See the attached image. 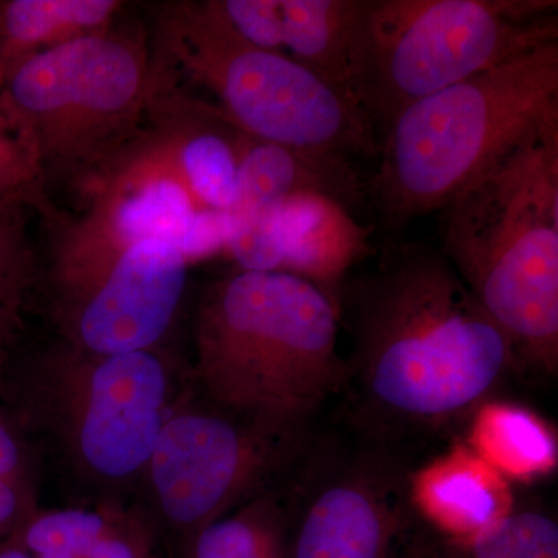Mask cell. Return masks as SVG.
<instances>
[{
	"label": "cell",
	"mask_w": 558,
	"mask_h": 558,
	"mask_svg": "<svg viewBox=\"0 0 558 558\" xmlns=\"http://www.w3.org/2000/svg\"><path fill=\"white\" fill-rule=\"evenodd\" d=\"M348 336L344 380L330 410L418 461L459 439L520 373L505 330L440 248L389 245L337 295Z\"/></svg>",
	"instance_id": "6da1fadb"
},
{
	"label": "cell",
	"mask_w": 558,
	"mask_h": 558,
	"mask_svg": "<svg viewBox=\"0 0 558 558\" xmlns=\"http://www.w3.org/2000/svg\"><path fill=\"white\" fill-rule=\"evenodd\" d=\"M442 209L440 252L509 337L520 373L557 377L558 108Z\"/></svg>",
	"instance_id": "7a4b0ae2"
},
{
	"label": "cell",
	"mask_w": 558,
	"mask_h": 558,
	"mask_svg": "<svg viewBox=\"0 0 558 558\" xmlns=\"http://www.w3.org/2000/svg\"><path fill=\"white\" fill-rule=\"evenodd\" d=\"M337 303L288 271H245L209 288L197 317V373L209 399L307 428L344 380Z\"/></svg>",
	"instance_id": "3957f363"
},
{
	"label": "cell",
	"mask_w": 558,
	"mask_h": 558,
	"mask_svg": "<svg viewBox=\"0 0 558 558\" xmlns=\"http://www.w3.org/2000/svg\"><path fill=\"white\" fill-rule=\"evenodd\" d=\"M156 86L148 33L113 24L20 62L0 83V109L47 196L53 186L78 194L137 138Z\"/></svg>",
	"instance_id": "277c9868"
},
{
	"label": "cell",
	"mask_w": 558,
	"mask_h": 558,
	"mask_svg": "<svg viewBox=\"0 0 558 558\" xmlns=\"http://www.w3.org/2000/svg\"><path fill=\"white\" fill-rule=\"evenodd\" d=\"M558 108V40L436 92L381 132L369 182L381 222L399 231L442 209L509 143Z\"/></svg>",
	"instance_id": "5b68a950"
},
{
	"label": "cell",
	"mask_w": 558,
	"mask_h": 558,
	"mask_svg": "<svg viewBox=\"0 0 558 558\" xmlns=\"http://www.w3.org/2000/svg\"><path fill=\"white\" fill-rule=\"evenodd\" d=\"M150 44L175 78L211 94L250 137L349 161L379 153L376 130L349 92L240 38L213 0L156 7Z\"/></svg>",
	"instance_id": "8992f818"
},
{
	"label": "cell",
	"mask_w": 558,
	"mask_h": 558,
	"mask_svg": "<svg viewBox=\"0 0 558 558\" xmlns=\"http://www.w3.org/2000/svg\"><path fill=\"white\" fill-rule=\"evenodd\" d=\"M557 0H360L349 90L377 137L414 102L558 40Z\"/></svg>",
	"instance_id": "52a82bcc"
},
{
	"label": "cell",
	"mask_w": 558,
	"mask_h": 558,
	"mask_svg": "<svg viewBox=\"0 0 558 558\" xmlns=\"http://www.w3.org/2000/svg\"><path fill=\"white\" fill-rule=\"evenodd\" d=\"M418 464L326 411L288 468L289 558H400L421 526L410 498Z\"/></svg>",
	"instance_id": "ba28073f"
},
{
	"label": "cell",
	"mask_w": 558,
	"mask_h": 558,
	"mask_svg": "<svg viewBox=\"0 0 558 558\" xmlns=\"http://www.w3.org/2000/svg\"><path fill=\"white\" fill-rule=\"evenodd\" d=\"M189 263L175 242L161 238L124 250L97 284L75 301L80 343L102 357L149 351L178 312Z\"/></svg>",
	"instance_id": "9c48e42d"
},
{
	"label": "cell",
	"mask_w": 558,
	"mask_h": 558,
	"mask_svg": "<svg viewBox=\"0 0 558 558\" xmlns=\"http://www.w3.org/2000/svg\"><path fill=\"white\" fill-rule=\"evenodd\" d=\"M167 376L149 351L106 355L92 374L81 450L92 468L124 478L149 462L161 428Z\"/></svg>",
	"instance_id": "30bf717a"
},
{
	"label": "cell",
	"mask_w": 558,
	"mask_h": 558,
	"mask_svg": "<svg viewBox=\"0 0 558 558\" xmlns=\"http://www.w3.org/2000/svg\"><path fill=\"white\" fill-rule=\"evenodd\" d=\"M216 9L252 46L284 54L351 94L360 0H216Z\"/></svg>",
	"instance_id": "8fae6325"
},
{
	"label": "cell",
	"mask_w": 558,
	"mask_h": 558,
	"mask_svg": "<svg viewBox=\"0 0 558 558\" xmlns=\"http://www.w3.org/2000/svg\"><path fill=\"white\" fill-rule=\"evenodd\" d=\"M414 515L442 537H469L502 519L515 505L509 481L459 439L411 473Z\"/></svg>",
	"instance_id": "7c38bea8"
},
{
	"label": "cell",
	"mask_w": 558,
	"mask_h": 558,
	"mask_svg": "<svg viewBox=\"0 0 558 558\" xmlns=\"http://www.w3.org/2000/svg\"><path fill=\"white\" fill-rule=\"evenodd\" d=\"M271 213L284 247L281 271L314 282L337 303L344 279L373 253L369 230L322 194L290 197Z\"/></svg>",
	"instance_id": "4fadbf2b"
},
{
	"label": "cell",
	"mask_w": 558,
	"mask_h": 558,
	"mask_svg": "<svg viewBox=\"0 0 558 558\" xmlns=\"http://www.w3.org/2000/svg\"><path fill=\"white\" fill-rule=\"evenodd\" d=\"M301 194H322L352 209L362 201L363 190L349 160L284 148L244 132L236 219L270 211Z\"/></svg>",
	"instance_id": "5bb4252c"
},
{
	"label": "cell",
	"mask_w": 558,
	"mask_h": 558,
	"mask_svg": "<svg viewBox=\"0 0 558 558\" xmlns=\"http://www.w3.org/2000/svg\"><path fill=\"white\" fill-rule=\"evenodd\" d=\"M119 0H5L0 2V83L33 54L112 27Z\"/></svg>",
	"instance_id": "9a60e30c"
},
{
	"label": "cell",
	"mask_w": 558,
	"mask_h": 558,
	"mask_svg": "<svg viewBox=\"0 0 558 558\" xmlns=\"http://www.w3.org/2000/svg\"><path fill=\"white\" fill-rule=\"evenodd\" d=\"M464 440L508 481L546 475L557 465L553 429L517 403L490 400L470 422Z\"/></svg>",
	"instance_id": "2e32d148"
},
{
	"label": "cell",
	"mask_w": 558,
	"mask_h": 558,
	"mask_svg": "<svg viewBox=\"0 0 558 558\" xmlns=\"http://www.w3.org/2000/svg\"><path fill=\"white\" fill-rule=\"evenodd\" d=\"M422 558H558L556 515L532 499H515L502 519L469 537H442L422 526Z\"/></svg>",
	"instance_id": "e0dca14e"
},
{
	"label": "cell",
	"mask_w": 558,
	"mask_h": 558,
	"mask_svg": "<svg viewBox=\"0 0 558 558\" xmlns=\"http://www.w3.org/2000/svg\"><path fill=\"white\" fill-rule=\"evenodd\" d=\"M288 468L247 508L205 524L194 558H289Z\"/></svg>",
	"instance_id": "ac0fdd59"
},
{
	"label": "cell",
	"mask_w": 558,
	"mask_h": 558,
	"mask_svg": "<svg viewBox=\"0 0 558 558\" xmlns=\"http://www.w3.org/2000/svg\"><path fill=\"white\" fill-rule=\"evenodd\" d=\"M27 202L0 197V362L21 326V312L36 275Z\"/></svg>",
	"instance_id": "d6986e66"
},
{
	"label": "cell",
	"mask_w": 558,
	"mask_h": 558,
	"mask_svg": "<svg viewBox=\"0 0 558 558\" xmlns=\"http://www.w3.org/2000/svg\"><path fill=\"white\" fill-rule=\"evenodd\" d=\"M0 197H17L27 202L46 220L58 215V209L53 207L44 191L32 149L11 126L2 109H0Z\"/></svg>",
	"instance_id": "ffe728a7"
},
{
	"label": "cell",
	"mask_w": 558,
	"mask_h": 558,
	"mask_svg": "<svg viewBox=\"0 0 558 558\" xmlns=\"http://www.w3.org/2000/svg\"><path fill=\"white\" fill-rule=\"evenodd\" d=\"M105 523L97 513L84 510H62L40 517L28 526L24 543L36 556L64 554L73 558L86 557L87 550L101 538Z\"/></svg>",
	"instance_id": "44dd1931"
},
{
	"label": "cell",
	"mask_w": 558,
	"mask_h": 558,
	"mask_svg": "<svg viewBox=\"0 0 558 558\" xmlns=\"http://www.w3.org/2000/svg\"><path fill=\"white\" fill-rule=\"evenodd\" d=\"M236 220V229L226 248L240 264L241 270L281 271L284 247L275 227L271 209Z\"/></svg>",
	"instance_id": "7402d4cb"
},
{
	"label": "cell",
	"mask_w": 558,
	"mask_h": 558,
	"mask_svg": "<svg viewBox=\"0 0 558 558\" xmlns=\"http://www.w3.org/2000/svg\"><path fill=\"white\" fill-rule=\"evenodd\" d=\"M21 454L16 439L0 424V478H13L20 469Z\"/></svg>",
	"instance_id": "603a6c76"
},
{
	"label": "cell",
	"mask_w": 558,
	"mask_h": 558,
	"mask_svg": "<svg viewBox=\"0 0 558 558\" xmlns=\"http://www.w3.org/2000/svg\"><path fill=\"white\" fill-rule=\"evenodd\" d=\"M84 558H135L134 550L120 539L100 538L90 546Z\"/></svg>",
	"instance_id": "cb8c5ba5"
},
{
	"label": "cell",
	"mask_w": 558,
	"mask_h": 558,
	"mask_svg": "<svg viewBox=\"0 0 558 558\" xmlns=\"http://www.w3.org/2000/svg\"><path fill=\"white\" fill-rule=\"evenodd\" d=\"M421 527L417 529L416 534L411 537L409 545L405 546L403 553L400 554V558H422L421 550H418V534H421Z\"/></svg>",
	"instance_id": "d4e9b609"
},
{
	"label": "cell",
	"mask_w": 558,
	"mask_h": 558,
	"mask_svg": "<svg viewBox=\"0 0 558 558\" xmlns=\"http://www.w3.org/2000/svg\"><path fill=\"white\" fill-rule=\"evenodd\" d=\"M0 558H32L28 554H25L24 550L20 549H3L0 553Z\"/></svg>",
	"instance_id": "484cf974"
}]
</instances>
